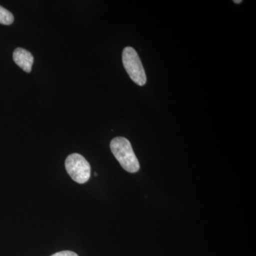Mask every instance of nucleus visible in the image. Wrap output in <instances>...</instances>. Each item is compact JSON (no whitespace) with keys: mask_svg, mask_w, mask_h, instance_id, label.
<instances>
[{"mask_svg":"<svg viewBox=\"0 0 256 256\" xmlns=\"http://www.w3.org/2000/svg\"><path fill=\"white\" fill-rule=\"evenodd\" d=\"M110 150L126 171L130 173H136L139 171L140 168L139 161L128 139L122 137L114 138L110 142Z\"/></svg>","mask_w":256,"mask_h":256,"instance_id":"f257e3e1","label":"nucleus"},{"mask_svg":"<svg viewBox=\"0 0 256 256\" xmlns=\"http://www.w3.org/2000/svg\"><path fill=\"white\" fill-rule=\"evenodd\" d=\"M122 58L124 69L132 82L140 86L146 85V72L137 52L132 47H126L122 52Z\"/></svg>","mask_w":256,"mask_h":256,"instance_id":"f03ea898","label":"nucleus"},{"mask_svg":"<svg viewBox=\"0 0 256 256\" xmlns=\"http://www.w3.org/2000/svg\"><path fill=\"white\" fill-rule=\"evenodd\" d=\"M66 169L74 182L84 184L90 178V165L88 162L78 153H73L66 158Z\"/></svg>","mask_w":256,"mask_h":256,"instance_id":"7ed1b4c3","label":"nucleus"},{"mask_svg":"<svg viewBox=\"0 0 256 256\" xmlns=\"http://www.w3.org/2000/svg\"><path fill=\"white\" fill-rule=\"evenodd\" d=\"M13 60L15 64L26 73L32 72L34 56L31 52L24 48H16L13 53Z\"/></svg>","mask_w":256,"mask_h":256,"instance_id":"20e7f679","label":"nucleus"},{"mask_svg":"<svg viewBox=\"0 0 256 256\" xmlns=\"http://www.w3.org/2000/svg\"><path fill=\"white\" fill-rule=\"evenodd\" d=\"M14 21V15L3 6H0V24L4 25L12 24Z\"/></svg>","mask_w":256,"mask_h":256,"instance_id":"39448f33","label":"nucleus"},{"mask_svg":"<svg viewBox=\"0 0 256 256\" xmlns=\"http://www.w3.org/2000/svg\"><path fill=\"white\" fill-rule=\"evenodd\" d=\"M50 256H78L76 252H70V250H64V252H56V254H53Z\"/></svg>","mask_w":256,"mask_h":256,"instance_id":"423d86ee","label":"nucleus"},{"mask_svg":"<svg viewBox=\"0 0 256 256\" xmlns=\"http://www.w3.org/2000/svg\"><path fill=\"white\" fill-rule=\"evenodd\" d=\"M234 3H236V4H240V3L242 2V0H238V1H234Z\"/></svg>","mask_w":256,"mask_h":256,"instance_id":"0eeeda50","label":"nucleus"}]
</instances>
